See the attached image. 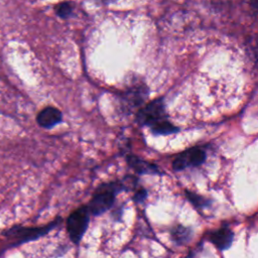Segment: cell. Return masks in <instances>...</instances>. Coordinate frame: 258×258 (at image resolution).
<instances>
[{"label":"cell","instance_id":"obj_11","mask_svg":"<svg viewBox=\"0 0 258 258\" xmlns=\"http://www.w3.org/2000/svg\"><path fill=\"white\" fill-rule=\"evenodd\" d=\"M187 233H188V231H187L186 229H184V228H182V227H178V228L174 229V231H173V237H174L175 239H178L179 241H181V239L187 237Z\"/></svg>","mask_w":258,"mask_h":258},{"label":"cell","instance_id":"obj_4","mask_svg":"<svg viewBox=\"0 0 258 258\" xmlns=\"http://www.w3.org/2000/svg\"><path fill=\"white\" fill-rule=\"evenodd\" d=\"M206 159L205 151L200 147H192L177 155L173 162L172 167L174 170H182L186 167L199 166Z\"/></svg>","mask_w":258,"mask_h":258},{"label":"cell","instance_id":"obj_10","mask_svg":"<svg viewBox=\"0 0 258 258\" xmlns=\"http://www.w3.org/2000/svg\"><path fill=\"white\" fill-rule=\"evenodd\" d=\"M186 197L196 207L201 208V207H205L207 205V201L199 195H196V194L190 192V191H186Z\"/></svg>","mask_w":258,"mask_h":258},{"label":"cell","instance_id":"obj_12","mask_svg":"<svg viewBox=\"0 0 258 258\" xmlns=\"http://www.w3.org/2000/svg\"><path fill=\"white\" fill-rule=\"evenodd\" d=\"M145 197H146V190L143 189V188H141V189H139V190L135 194L134 200L137 201V202H141V201L144 200Z\"/></svg>","mask_w":258,"mask_h":258},{"label":"cell","instance_id":"obj_7","mask_svg":"<svg viewBox=\"0 0 258 258\" xmlns=\"http://www.w3.org/2000/svg\"><path fill=\"white\" fill-rule=\"evenodd\" d=\"M127 161L129 165L139 173H157L158 172V167L155 164L142 160L134 155L128 156Z\"/></svg>","mask_w":258,"mask_h":258},{"label":"cell","instance_id":"obj_5","mask_svg":"<svg viewBox=\"0 0 258 258\" xmlns=\"http://www.w3.org/2000/svg\"><path fill=\"white\" fill-rule=\"evenodd\" d=\"M62 119L61 112L54 107H46L42 109L37 115V123L42 128L50 129L56 124L60 123Z\"/></svg>","mask_w":258,"mask_h":258},{"label":"cell","instance_id":"obj_1","mask_svg":"<svg viewBox=\"0 0 258 258\" xmlns=\"http://www.w3.org/2000/svg\"><path fill=\"white\" fill-rule=\"evenodd\" d=\"M121 188H122V185L117 184L115 182L105 183L100 185L95 191L89 204V207H88L89 212L97 216L109 210L115 201L116 194Z\"/></svg>","mask_w":258,"mask_h":258},{"label":"cell","instance_id":"obj_3","mask_svg":"<svg viewBox=\"0 0 258 258\" xmlns=\"http://www.w3.org/2000/svg\"><path fill=\"white\" fill-rule=\"evenodd\" d=\"M89 223L88 207H81L74 211L67 221V229L71 239L78 243L83 237Z\"/></svg>","mask_w":258,"mask_h":258},{"label":"cell","instance_id":"obj_8","mask_svg":"<svg viewBox=\"0 0 258 258\" xmlns=\"http://www.w3.org/2000/svg\"><path fill=\"white\" fill-rule=\"evenodd\" d=\"M152 132L154 134H160V135H167V134H171V133H174L176 132L178 129L173 126L168 120L154 126L153 128H151Z\"/></svg>","mask_w":258,"mask_h":258},{"label":"cell","instance_id":"obj_9","mask_svg":"<svg viewBox=\"0 0 258 258\" xmlns=\"http://www.w3.org/2000/svg\"><path fill=\"white\" fill-rule=\"evenodd\" d=\"M55 12L60 18H68L73 12V7L70 2H61L55 7Z\"/></svg>","mask_w":258,"mask_h":258},{"label":"cell","instance_id":"obj_6","mask_svg":"<svg viewBox=\"0 0 258 258\" xmlns=\"http://www.w3.org/2000/svg\"><path fill=\"white\" fill-rule=\"evenodd\" d=\"M209 239L219 249L224 250V249H227L231 245L232 240H233V232L229 228L224 227V228H221V229L211 233Z\"/></svg>","mask_w":258,"mask_h":258},{"label":"cell","instance_id":"obj_2","mask_svg":"<svg viewBox=\"0 0 258 258\" xmlns=\"http://www.w3.org/2000/svg\"><path fill=\"white\" fill-rule=\"evenodd\" d=\"M166 113L162 99H155L141 108L137 113V121L150 128L166 121Z\"/></svg>","mask_w":258,"mask_h":258}]
</instances>
